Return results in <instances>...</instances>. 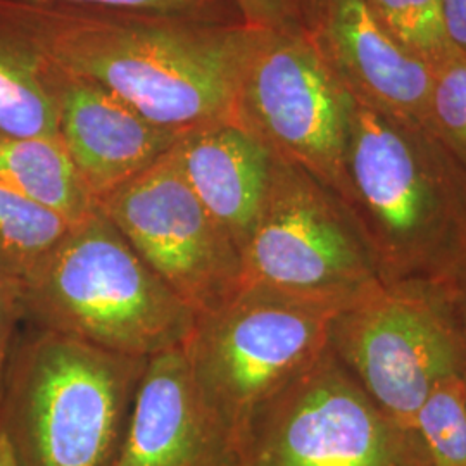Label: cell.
<instances>
[{
    "mask_svg": "<svg viewBox=\"0 0 466 466\" xmlns=\"http://www.w3.org/2000/svg\"><path fill=\"white\" fill-rule=\"evenodd\" d=\"M146 365L63 333H19L0 402L19 465L113 466Z\"/></svg>",
    "mask_w": 466,
    "mask_h": 466,
    "instance_id": "obj_4",
    "label": "cell"
},
{
    "mask_svg": "<svg viewBox=\"0 0 466 466\" xmlns=\"http://www.w3.org/2000/svg\"><path fill=\"white\" fill-rule=\"evenodd\" d=\"M463 377L437 385L417 413L415 433L429 466H466Z\"/></svg>",
    "mask_w": 466,
    "mask_h": 466,
    "instance_id": "obj_18",
    "label": "cell"
},
{
    "mask_svg": "<svg viewBox=\"0 0 466 466\" xmlns=\"http://www.w3.org/2000/svg\"><path fill=\"white\" fill-rule=\"evenodd\" d=\"M380 283L354 213L308 171L275 156L263 211L242 250V290L346 308Z\"/></svg>",
    "mask_w": 466,
    "mask_h": 466,
    "instance_id": "obj_6",
    "label": "cell"
},
{
    "mask_svg": "<svg viewBox=\"0 0 466 466\" xmlns=\"http://www.w3.org/2000/svg\"><path fill=\"white\" fill-rule=\"evenodd\" d=\"M346 85L350 211L383 283H431L465 237L466 169L427 130Z\"/></svg>",
    "mask_w": 466,
    "mask_h": 466,
    "instance_id": "obj_2",
    "label": "cell"
},
{
    "mask_svg": "<svg viewBox=\"0 0 466 466\" xmlns=\"http://www.w3.org/2000/svg\"><path fill=\"white\" fill-rule=\"evenodd\" d=\"M237 466H429L406 432L329 348L268 400L244 432Z\"/></svg>",
    "mask_w": 466,
    "mask_h": 466,
    "instance_id": "obj_7",
    "label": "cell"
},
{
    "mask_svg": "<svg viewBox=\"0 0 466 466\" xmlns=\"http://www.w3.org/2000/svg\"><path fill=\"white\" fill-rule=\"evenodd\" d=\"M44 67L59 107V138L97 202L157 163L180 140L182 134L154 125L99 85Z\"/></svg>",
    "mask_w": 466,
    "mask_h": 466,
    "instance_id": "obj_11",
    "label": "cell"
},
{
    "mask_svg": "<svg viewBox=\"0 0 466 466\" xmlns=\"http://www.w3.org/2000/svg\"><path fill=\"white\" fill-rule=\"evenodd\" d=\"M113 466H237V451L200 400L185 348L147 360Z\"/></svg>",
    "mask_w": 466,
    "mask_h": 466,
    "instance_id": "obj_12",
    "label": "cell"
},
{
    "mask_svg": "<svg viewBox=\"0 0 466 466\" xmlns=\"http://www.w3.org/2000/svg\"><path fill=\"white\" fill-rule=\"evenodd\" d=\"M19 298L30 327L142 360L182 348L198 323L99 206L19 283Z\"/></svg>",
    "mask_w": 466,
    "mask_h": 466,
    "instance_id": "obj_3",
    "label": "cell"
},
{
    "mask_svg": "<svg viewBox=\"0 0 466 466\" xmlns=\"http://www.w3.org/2000/svg\"><path fill=\"white\" fill-rule=\"evenodd\" d=\"M0 28L44 65L99 85L182 135L242 121V84L263 32L244 23L32 0H0Z\"/></svg>",
    "mask_w": 466,
    "mask_h": 466,
    "instance_id": "obj_1",
    "label": "cell"
},
{
    "mask_svg": "<svg viewBox=\"0 0 466 466\" xmlns=\"http://www.w3.org/2000/svg\"><path fill=\"white\" fill-rule=\"evenodd\" d=\"M344 308L246 289L198 318L185 344L200 400L237 451L252 417L330 348Z\"/></svg>",
    "mask_w": 466,
    "mask_h": 466,
    "instance_id": "obj_5",
    "label": "cell"
},
{
    "mask_svg": "<svg viewBox=\"0 0 466 466\" xmlns=\"http://www.w3.org/2000/svg\"><path fill=\"white\" fill-rule=\"evenodd\" d=\"M21 321H25V315L19 298V285L0 273V402Z\"/></svg>",
    "mask_w": 466,
    "mask_h": 466,
    "instance_id": "obj_24",
    "label": "cell"
},
{
    "mask_svg": "<svg viewBox=\"0 0 466 466\" xmlns=\"http://www.w3.org/2000/svg\"><path fill=\"white\" fill-rule=\"evenodd\" d=\"M240 117L350 209V90L315 32H261L242 84Z\"/></svg>",
    "mask_w": 466,
    "mask_h": 466,
    "instance_id": "obj_9",
    "label": "cell"
},
{
    "mask_svg": "<svg viewBox=\"0 0 466 466\" xmlns=\"http://www.w3.org/2000/svg\"><path fill=\"white\" fill-rule=\"evenodd\" d=\"M171 152L192 192L242 258L263 211L277 154L244 121L187 132Z\"/></svg>",
    "mask_w": 466,
    "mask_h": 466,
    "instance_id": "obj_14",
    "label": "cell"
},
{
    "mask_svg": "<svg viewBox=\"0 0 466 466\" xmlns=\"http://www.w3.org/2000/svg\"><path fill=\"white\" fill-rule=\"evenodd\" d=\"M427 132L466 169V54L460 50L432 67Z\"/></svg>",
    "mask_w": 466,
    "mask_h": 466,
    "instance_id": "obj_20",
    "label": "cell"
},
{
    "mask_svg": "<svg viewBox=\"0 0 466 466\" xmlns=\"http://www.w3.org/2000/svg\"><path fill=\"white\" fill-rule=\"evenodd\" d=\"M383 26L425 65L433 67L452 54L439 0H367Z\"/></svg>",
    "mask_w": 466,
    "mask_h": 466,
    "instance_id": "obj_19",
    "label": "cell"
},
{
    "mask_svg": "<svg viewBox=\"0 0 466 466\" xmlns=\"http://www.w3.org/2000/svg\"><path fill=\"white\" fill-rule=\"evenodd\" d=\"M69 5H94L107 9H125L138 13H154L165 16L187 17L215 25H242L232 0H32Z\"/></svg>",
    "mask_w": 466,
    "mask_h": 466,
    "instance_id": "obj_21",
    "label": "cell"
},
{
    "mask_svg": "<svg viewBox=\"0 0 466 466\" xmlns=\"http://www.w3.org/2000/svg\"><path fill=\"white\" fill-rule=\"evenodd\" d=\"M97 206L198 318L242 290L240 252L192 192L171 150Z\"/></svg>",
    "mask_w": 466,
    "mask_h": 466,
    "instance_id": "obj_10",
    "label": "cell"
},
{
    "mask_svg": "<svg viewBox=\"0 0 466 466\" xmlns=\"http://www.w3.org/2000/svg\"><path fill=\"white\" fill-rule=\"evenodd\" d=\"M463 383H465V394H466V371H465V377H463Z\"/></svg>",
    "mask_w": 466,
    "mask_h": 466,
    "instance_id": "obj_27",
    "label": "cell"
},
{
    "mask_svg": "<svg viewBox=\"0 0 466 466\" xmlns=\"http://www.w3.org/2000/svg\"><path fill=\"white\" fill-rule=\"evenodd\" d=\"M313 32L344 82L390 116L427 130L432 67L400 46L367 0H317Z\"/></svg>",
    "mask_w": 466,
    "mask_h": 466,
    "instance_id": "obj_13",
    "label": "cell"
},
{
    "mask_svg": "<svg viewBox=\"0 0 466 466\" xmlns=\"http://www.w3.org/2000/svg\"><path fill=\"white\" fill-rule=\"evenodd\" d=\"M71 227L57 213L0 184V273L19 285Z\"/></svg>",
    "mask_w": 466,
    "mask_h": 466,
    "instance_id": "obj_17",
    "label": "cell"
},
{
    "mask_svg": "<svg viewBox=\"0 0 466 466\" xmlns=\"http://www.w3.org/2000/svg\"><path fill=\"white\" fill-rule=\"evenodd\" d=\"M0 466H21L9 437L0 431Z\"/></svg>",
    "mask_w": 466,
    "mask_h": 466,
    "instance_id": "obj_26",
    "label": "cell"
},
{
    "mask_svg": "<svg viewBox=\"0 0 466 466\" xmlns=\"http://www.w3.org/2000/svg\"><path fill=\"white\" fill-rule=\"evenodd\" d=\"M244 25L263 32L311 30L317 0H232Z\"/></svg>",
    "mask_w": 466,
    "mask_h": 466,
    "instance_id": "obj_22",
    "label": "cell"
},
{
    "mask_svg": "<svg viewBox=\"0 0 466 466\" xmlns=\"http://www.w3.org/2000/svg\"><path fill=\"white\" fill-rule=\"evenodd\" d=\"M330 350L406 432L433 389L466 371V344L425 283H380L333 318Z\"/></svg>",
    "mask_w": 466,
    "mask_h": 466,
    "instance_id": "obj_8",
    "label": "cell"
},
{
    "mask_svg": "<svg viewBox=\"0 0 466 466\" xmlns=\"http://www.w3.org/2000/svg\"><path fill=\"white\" fill-rule=\"evenodd\" d=\"M444 30L451 44L466 54V0H439Z\"/></svg>",
    "mask_w": 466,
    "mask_h": 466,
    "instance_id": "obj_25",
    "label": "cell"
},
{
    "mask_svg": "<svg viewBox=\"0 0 466 466\" xmlns=\"http://www.w3.org/2000/svg\"><path fill=\"white\" fill-rule=\"evenodd\" d=\"M0 134L59 138V107L46 67L0 28Z\"/></svg>",
    "mask_w": 466,
    "mask_h": 466,
    "instance_id": "obj_16",
    "label": "cell"
},
{
    "mask_svg": "<svg viewBox=\"0 0 466 466\" xmlns=\"http://www.w3.org/2000/svg\"><path fill=\"white\" fill-rule=\"evenodd\" d=\"M0 184L76 225L97 209L61 138L0 134Z\"/></svg>",
    "mask_w": 466,
    "mask_h": 466,
    "instance_id": "obj_15",
    "label": "cell"
},
{
    "mask_svg": "<svg viewBox=\"0 0 466 466\" xmlns=\"http://www.w3.org/2000/svg\"><path fill=\"white\" fill-rule=\"evenodd\" d=\"M425 285L442 304L466 344V233L448 265Z\"/></svg>",
    "mask_w": 466,
    "mask_h": 466,
    "instance_id": "obj_23",
    "label": "cell"
}]
</instances>
